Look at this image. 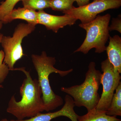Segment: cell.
I'll list each match as a JSON object with an SVG mask.
<instances>
[{
	"mask_svg": "<svg viewBox=\"0 0 121 121\" xmlns=\"http://www.w3.org/2000/svg\"><path fill=\"white\" fill-rule=\"evenodd\" d=\"M13 70L20 71L26 76L20 87L21 99L17 101L15 95L11 97L8 104L7 112L12 115L17 120H23L26 118L35 117L45 111L42 97V91L39 81L33 79L30 72L24 67L14 68Z\"/></svg>",
	"mask_w": 121,
	"mask_h": 121,
	"instance_id": "6da1fadb",
	"label": "cell"
},
{
	"mask_svg": "<svg viewBox=\"0 0 121 121\" xmlns=\"http://www.w3.org/2000/svg\"><path fill=\"white\" fill-rule=\"evenodd\" d=\"M31 59L38 75L45 111L48 112L54 110L63 105V100L52 91L50 86L49 76L52 73H56L64 77L71 73L73 69L63 71L56 69L54 66L56 63L55 58L48 56L45 51H43L40 55L32 54Z\"/></svg>",
	"mask_w": 121,
	"mask_h": 121,
	"instance_id": "7a4b0ae2",
	"label": "cell"
},
{
	"mask_svg": "<svg viewBox=\"0 0 121 121\" xmlns=\"http://www.w3.org/2000/svg\"><path fill=\"white\" fill-rule=\"evenodd\" d=\"M102 73L94 62L90 63L84 82L79 85L62 87L60 90L73 98L75 106L84 107L87 112L97 105L100 97L98 93Z\"/></svg>",
	"mask_w": 121,
	"mask_h": 121,
	"instance_id": "3957f363",
	"label": "cell"
},
{
	"mask_svg": "<svg viewBox=\"0 0 121 121\" xmlns=\"http://www.w3.org/2000/svg\"><path fill=\"white\" fill-rule=\"evenodd\" d=\"M111 17L107 13L103 16L98 15L95 19L86 24H80L81 28L86 31V36L83 43L74 53L82 52L86 54L95 48V52L101 54L106 51V44L110 37L109 24Z\"/></svg>",
	"mask_w": 121,
	"mask_h": 121,
	"instance_id": "277c9868",
	"label": "cell"
},
{
	"mask_svg": "<svg viewBox=\"0 0 121 121\" xmlns=\"http://www.w3.org/2000/svg\"><path fill=\"white\" fill-rule=\"evenodd\" d=\"M35 26L28 23H21L15 28L12 37H2L1 43L5 54L4 62L10 70H13L15 63L23 56L22 46L23 39L35 30Z\"/></svg>",
	"mask_w": 121,
	"mask_h": 121,
	"instance_id": "5b68a950",
	"label": "cell"
},
{
	"mask_svg": "<svg viewBox=\"0 0 121 121\" xmlns=\"http://www.w3.org/2000/svg\"><path fill=\"white\" fill-rule=\"evenodd\" d=\"M101 69L103 72L101 78L103 91L96 108L106 111L115 90L121 82V76L108 58L101 63Z\"/></svg>",
	"mask_w": 121,
	"mask_h": 121,
	"instance_id": "8992f818",
	"label": "cell"
},
{
	"mask_svg": "<svg viewBox=\"0 0 121 121\" xmlns=\"http://www.w3.org/2000/svg\"><path fill=\"white\" fill-rule=\"evenodd\" d=\"M121 0H93L87 4L63 12L76 20H79L82 24L89 23L95 19L99 13L109 9L119 8Z\"/></svg>",
	"mask_w": 121,
	"mask_h": 121,
	"instance_id": "52a82bcc",
	"label": "cell"
},
{
	"mask_svg": "<svg viewBox=\"0 0 121 121\" xmlns=\"http://www.w3.org/2000/svg\"><path fill=\"white\" fill-rule=\"evenodd\" d=\"M65 103L60 110L53 112L46 113H40L35 117L23 120H12L9 121H51L52 119L60 117H67L71 121H78L79 117L74 110L75 106L73 98L67 95L65 98Z\"/></svg>",
	"mask_w": 121,
	"mask_h": 121,
	"instance_id": "ba28073f",
	"label": "cell"
},
{
	"mask_svg": "<svg viewBox=\"0 0 121 121\" xmlns=\"http://www.w3.org/2000/svg\"><path fill=\"white\" fill-rule=\"evenodd\" d=\"M38 24L45 26L48 30L57 33L60 28L67 26H71L75 23L77 20L64 14L63 16H56L48 14L43 10L37 12Z\"/></svg>",
	"mask_w": 121,
	"mask_h": 121,
	"instance_id": "9c48e42d",
	"label": "cell"
},
{
	"mask_svg": "<svg viewBox=\"0 0 121 121\" xmlns=\"http://www.w3.org/2000/svg\"><path fill=\"white\" fill-rule=\"evenodd\" d=\"M109 44L106 51L108 59L113 65L115 69L121 73V38L116 35L110 36Z\"/></svg>",
	"mask_w": 121,
	"mask_h": 121,
	"instance_id": "30bf717a",
	"label": "cell"
},
{
	"mask_svg": "<svg viewBox=\"0 0 121 121\" xmlns=\"http://www.w3.org/2000/svg\"><path fill=\"white\" fill-rule=\"evenodd\" d=\"M16 19L24 20L28 23L36 26L38 24V13L35 10L26 7L14 9L9 15L6 23Z\"/></svg>",
	"mask_w": 121,
	"mask_h": 121,
	"instance_id": "8fae6325",
	"label": "cell"
},
{
	"mask_svg": "<svg viewBox=\"0 0 121 121\" xmlns=\"http://www.w3.org/2000/svg\"><path fill=\"white\" fill-rule=\"evenodd\" d=\"M78 121H119L117 117L107 115L106 111L95 108L87 112L86 114L79 116Z\"/></svg>",
	"mask_w": 121,
	"mask_h": 121,
	"instance_id": "7c38bea8",
	"label": "cell"
},
{
	"mask_svg": "<svg viewBox=\"0 0 121 121\" xmlns=\"http://www.w3.org/2000/svg\"><path fill=\"white\" fill-rule=\"evenodd\" d=\"M115 91L106 114L109 116L117 117L121 116V82Z\"/></svg>",
	"mask_w": 121,
	"mask_h": 121,
	"instance_id": "4fadbf2b",
	"label": "cell"
},
{
	"mask_svg": "<svg viewBox=\"0 0 121 121\" xmlns=\"http://www.w3.org/2000/svg\"><path fill=\"white\" fill-rule=\"evenodd\" d=\"M22 0H5L0 5V20L3 24H7L9 15L17 2Z\"/></svg>",
	"mask_w": 121,
	"mask_h": 121,
	"instance_id": "5bb4252c",
	"label": "cell"
},
{
	"mask_svg": "<svg viewBox=\"0 0 121 121\" xmlns=\"http://www.w3.org/2000/svg\"><path fill=\"white\" fill-rule=\"evenodd\" d=\"M74 0H51L50 8L55 11H64L73 8Z\"/></svg>",
	"mask_w": 121,
	"mask_h": 121,
	"instance_id": "9a60e30c",
	"label": "cell"
},
{
	"mask_svg": "<svg viewBox=\"0 0 121 121\" xmlns=\"http://www.w3.org/2000/svg\"><path fill=\"white\" fill-rule=\"evenodd\" d=\"M51 0H22L24 7H27L36 11L43 10L50 8Z\"/></svg>",
	"mask_w": 121,
	"mask_h": 121,
	"instance_id": "2e32d148",
	"label": "cell"
},
{
	"mask_svg": "<svg viewBox=\"0 0 121 121\" xmlns=\"http://www.w3.org/2000/svg\"><path fill=\"white\" fill-rule=\"evenodd\" d=\"M109 31L116 30L121 33V16L119 15L116 18H113L111 23L109 26Z\"/></svg>",
	"mask_w": 121,
	"mask_h": 121,
	"instance_id": "e0dca14e",
	"label": "cell"
},
{
	"mask_svg": "<svg viewBox=\"0 0 121 121\" xmlns=\"http://www.w3.org/2000/svg\"><path fill=\"white\" fill-rule=\"evenodd\" d=\"M8 67L4 62L0 64V83L4 82L9 72Z\"/></svg>",
	"mask_w": 121,
	"mask_h": 121,
	"instance_id": "ac0fdd59",
	"label": "cell"
},
{
	"mask_svg": "<svg viewBox=\"0 0 121 121\" xmlns=\"http://www.w3.org/2000/svg\"><path fill=\"white\" fill-rule=\"evenodd\" d=\"M79 7L83 6L89 3L90 0H74Z\"/></svg>",
	"mask_w": 121,
	"mask_h": 121,
	"instance_id": "d6986e66",
	"label": "cell"
},
{
	"mask_svg": "<svg viewBox=\"0 0 121 121\" xmlns=\"http://www.w3.org/2000/svg\"><path fill=\"white\" fill-rule=\"evenodd\" d=\"M5 54L4 51H0V64L3 63V61L4 59Z\"/></svg>",
	"mask_w": 121,
	"mask_h": 121,
	"instance_id": "ffe728a7",
	"label": "cell"
},
{
	"mask_svg": "<svg viewBox=\"0 0 121 121\" xmlns=\"http://www.w3.org/2000/svg\"><path fill=\"white\" fill-rule=\"evenodd\" d=\"M3 36H4V35L3 34L0 33V43H1V40H2Z\"/></svg>",
	"mask_w": 121,
	"mask_h": 121,
	"instance_id": "44dd1931",
	"label": "cell"
},
{
	"mask_svg": "<svg viewBox=\"0 0 121 121\" xmlns=\"http://www.w3.org/2000/svg\"><path fill=\"white\" fill-rule=\"evenodd\" d=\"M3 23L1 22V21L0 20V30L2 28V26H3Z\"/></svg>",
	"mask_w": 121,
	"mask_h": 121,
	"instance_id": "7402d4cb",
	"label": "cell"
},
{
	"mask_svg": "<svg viewBox=\"0 0 121 121\" xmlns=\"http://www.w3.org/2000/svg\"><path fill=\"white\" fill-rule=\"evenodd\" d=\"M1 121H8V120L7 119V118H4V119H2V120H1Z\"/></svg>",
	"mask_w": 121,
	"mask_h": 121,
	"instance_id": "603a6c76",
	"label": "cell"
},
{
	"mask_svg": "<svg viewBox=\"0 0 121 121\" xmlns=\"http://www.w3.org/2000/svg\"><path fill=\"white\" fill-rule=\"evenodd\" d=\"M3 86H2V85H0V88H3Z\"/></svg>",
	"mask_w": 121,
	"mask_h": 121,
	"instance_id": "cb8c5ba5",
	"label": "cell"
},
{
	"mask_svg": "<svg viewBox=\"0 0 121 121\" xmlns=\"http://www.w3.org/2000/svg\"></svg>",
	"mask_w": 121,
	"mask_h": 121,
	"instance_id": "d4e9b609",
	"label": "cell"
}]
</instances>
